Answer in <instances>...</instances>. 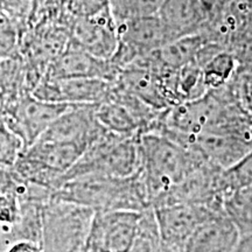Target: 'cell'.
I'll list each match as a JSON object with an SVG mask.
<instances>
[{
    "instance_id": "cell-22",
    "label": "cell",
    "mask_w": 252,
    "mask_h": 252,
    "mask_svg": "<svg viewBox=\"0 0 252 252\" xmlns=\"http://www.w3.org/2000/svg\"><path fill=\"white\" fill-rule=\"evenodd\" d=\"M234 84L239 103L252 117V72L236 75Z\"/></svg>"
},
{
    "instance_id": "cell-7",
    "label": "cell",
    "mask_w": 252,
    "mask_h": 252,
    "mask_svg": "<svg viewBox=\"0 0 252 252\" xmlns=\"http://www.w3.org/2000/svg\"><path fill=\"white\" fill-rule=\"evenodd\" d=\"M160 238L174 252H180L196 230L214 216L224 214L209 206L174 203L152 208Z\"/></svg>"
},
{
    "instance_id": "cell-10",
    "label": "cell",
    "mask_w": 252,
    "mask_h": 252,
    "mask_svg": "<svg viewBox=\"0 0 252 252\" xmlns=\"http://www.w3.org/2000/svg\"><path fill=\"white\" fill-rule=\"evenodd\" d=\"M163 75L152 67L145 56H141L121 69L115 84L153 109L163 111L171 108Z\"/></svg>"
},
{
    "instance_id": "cell-27",
    "label": "cell",
    "mask_w": 252,
    "mask_h": 252,
    "mask_svg": "<svg viewBox=\"0 0 252 252\" xmlns=\"http://www.w3.org/2000/svg\"><path fill=\"white\" fill-rule=\"evenodd\" d=\"M19 0H0V2H4V4H7V5H11V4H15V2H18Z\"/></svg>"
},
{
    "instance_id": "cell-6",
    "label": "cell",
    "mask_w": 252,
    "mask_h": 252,
    "mask_svg": "<svg viewBox=\"0 0 252 252\" xmlns=\"http://www.w3.org/2000/svg\"><path fill=\"white\" fill-rule=\"evenodd\" d=\"M141 216L143 212L134 210L94 212L88 243L91 252H130Z\"/></svg>"
},
{
    "instance_id": "cell-4",
    "label": "cell",
    "mask_w": 252,
    "mask_h": 252,
    "mask_svg": "<svg viewBox=\"0 0 252 252\" xmlns=\"http://www.w3.org/2000/svg\"><path fill=\"white\" fill-rule=\"evenodd\" d=\"M94 210L52 196L42 208V232L49 252H71L89 243Z\"/></svg>"
},
{
    "instance_id": "cell-5",
    "label": "cell",
    "mask_w": 252,
    "mask_h": 252,
    "mask_svg": "<svg viewBox=\"0 0 252 252\" xmlns=\"http://www.w3.org/2000/svg\"><path fill=\"white\" fill-rule=\"evenodd\" d=\"M117 26L119 45L111 62L119 70L134 60L174 41L158 15L130 19Z\"/></svg>"
},
{
    "instance_id": "cell-2",
    "label": "cell",
    "mask_w": 252,
    "mask_h": 252,
    "mask_svg": "<svg viewBox=\"0 0 252 252\" xmlns=\"http://www.w3.org/2000/svg\"><path fill=\"white\" fill-rule=\"evenodd\" d=\"M53 196L91 208L94 212L104 210L150 209L149 195L141 175V168L128 178L89 174L65 181Z\"/></svg>"
},
{
    "instance_id": "cell-17",
    "label": "cell",
    "mask_w": 252,
    "mask_h": 252,
    "mask_svg": "<svg viewBox=\"0 0 252 252\" xmlns=\"http://www.w3.org/2000/svg\"><path fill=\"white\" fill-rule=\"evenodd\" d=\"M163 0H110V11L116 23L152 17L159 13Z\"/></svg>"
},
{
    "instance_id": "cell-24",
    "label": "cell",
    "mask_w": 252,
    "mask_h": 252,
    "mask_svg": "<svg viewBox=\"0 0 252 252\" xmlns=\"http://www.w3.org/2000/svg\"><path fill=\"white\" fill-rule=\"evenodd\" d=\"M235 252H252V235L241 236Z\"/></svg>"
},
{
    "instance_id": "cell-3",
    "label": "cell",
    "mask_w": 252,
    "mask_h": 252,
    "mask_svg": "<svg viewBox=\"0 0 252 252\" xmlns=\"http://www.w3.org/2000/svg\"><path fill=\"white\" fill-rule=\"evenodd\" d=\"M141 168L139 134L122 135L108 130L62 176V185L89 174L128 178Z\"/></svg>"
},
{
    "instance_id": "cell-23",
    "label": "cell",
    "mask_w": 252,
    "mask_h": 252,
    "mask_svg": "<svg viewBox=\"0 0 252 252\" xmlns=\"http://www.w3.org/2000/svg\"><path fill=\"white\" fill-rule=\"evenodd\" d=\"M20 207H19L17 193L0 194V222H17Z\"/></svg>"
},
{
    "instance_id": "cell-8",
    "label": "cell",
    "mask_w": 252,
    "mask_h": 252,
    "mask_svg": "<svg viewBox=\"0 0 252 252\" xmlns=\"http://www.w3.org/2000/svg\"><path fill=\"white\" fill-rule=\"evenodd\" d=\"M115 82L103 78L43 77L33 96L48 102L69 105H96L105 102L112 93Z\"/></svg>"
},
{
    "instance_id": "cell-18",
    "label": "cell",
    "mask_w": 252,
    "mask_h": 252,
    "mask_svg": "<svg viewBox=\"0 0 252 252\" xmlns=\"http://www.w3.org/2000/svg\"><path fill=\"white\" fill-rule=\"evenodd\" d=\"M222 190L224 198L241 188L252 186V152L234 166L222 172Z\"/></svg>"
},
{
    "instance_id": "cell-13",
    "label": "cell",
    "mask_w": 252,
    "mask_h": 252,
    "mask_svg": "<svg viewBox=\"0 0 252 252\" xmlns=\"http://www.w3.org/2000/svg\"><path fill=\"white\" fill-rule=\"evenodd\" d=\"M174 40L200 34L210 18V11L202 0H163L159 13Z\"/></svg>"
},
{
    "instance_id": "cell-14",
    "label": "cell",
    "mask_w": 252,
    "mask_h": 252,
    "mask_svg": "<svg viewBox=\"0 0 252 252\" xmlns=\"http://www.w3.org/2000/svg\"><path fill=\"white\" fill-rule=\"evenodd\" d=\"M241 232L225 214L214 216L198 228L180 252H235Z\"/></svg>"
},
{
    "instance_id": "cell-25",
    "label": "cell",
    "mask_w": 252,
    "mask_h": 252,
    "mask_svg": "<svg viewBox=\"0 0 252 252\" xmlns=\"http://www.w3.org/2000/svg\"><path fill=\"white\" fill-rule=\"evenodd\" d=\"M8 252H40V250L34 244L21 242V243L15 244L13 248H11Z\"/></svg>"
},
{
    "instance_id": "cell-9",
    "label": "cell",
    "mask_w": 252,
    "mask_h": 252,
    "mask_svg": "<svg viewBox=\"0 0 252 252\" xmlns=\"http://www.w3.org/2000/svg\"><path fill=\"white\" fill-rule=\"evenodd\" d=\"M70 106L69 104L48 102L27 94L19 100L5 125L19 135L25 150Z\"/></svg>"
},
{
    "instance_id": "cell-15",
    "label": "cell",
    "mask_w": 252,
    "mask_h": 252,
    "mask_svg": "<svg viewBox=\"0 0 252 252\" xmlns=\"http://www.w3.org/2000/svg\"><path fill=\"white\" fill-rule=\"evenodd\" d=\"M203 81L207 90H215L226 86L237 74V64L231 52L222 49L217 52L202 67Z\"/></svg>"
},
{
    "instance_id": "cell-12",
    "label": "cell",
    "mask_w": 252,
    "mask_h": 252,
    "mask_svg": "<svg viewBox=\"0 0 252 252\" xmlns=\"http://www.w3.org/2000/svg\"><path fill=\"white\" fill-rule=\"evenodd\" d=\"M119 71L110 60L96 58L72 43L53 60L46 76L52 78L91 77L115 82Z\"/></svg>"
},
{
    "instance_id": "cell-21",
    "label": "cell",
    "mask_w": 252,
    "mask_h": 252,
    "mask_svg": "<svg viewBox=\"0 0 252 252\" xmlns=\"http://www.w3.org/2000/svg\"><path fill=\"white\" fill-rule=\"evenodd\" d=\"M110 7V0H68V9L75 18H86Z\"/></svg>"
},
{
    "instance_id": "cell-20",
    "label": "cell",
    "mask_w": 252,
    "mask_h": 252,
    "mask_svg": "<svg viewBox=\"0 0 252 252\" xmlns=\"http://www.w3.org/2000/svg\"><path fill=\"white\" fill-rule=\"evenodd\" d=\"M237 64V74L252 72V35L243 37L229 48Z\"/></svg>"
},
{
    "instance_id": "cell-19",
    "label": "cell",
    "mask_w": 252,
    "mask_h": 252,
    "mask_svg": "<svg viewBox=\"0 0 252 252\" xmlns=\"http://www.w3.org/2000/svg\"><path fill=\"white\" fill-rule=\"evenodd\" d=\"M24 151V143L5 124L0 125V166H12Z\"/></svg>"
},
{
    "instance_id": "cell-16",
    "label": "cell",
    "mask_w": 252,
    "mask_h": 252,
    "mask_svg": "<svg viewBox=\"0 0 252 252\" xmlns=\"http://www.w3.org/2000/svg\"><path fill=\"white\" fill-rule=\"evenodd\" d=\"M223 210L241 232L252 235V186L229 194L223 202Z\"/></svg>"
},
{
    "instance_id": "cell-11",
    "label": "cell",
    "mask_w": 252,
    "mask_h": 252,
    "mask_svg": "<svg viewBox=\"0 0 252 252\" xmlns=\"http://www.w3.org/2000/svg\"><path fill=\"white\" fill-rule=\"evenodd\" d=\"M74 43L96 58L110 60L118 49V26L110 7L86 18H76Z\"/></svg>"
},
{
    "instance_id": "cell-1",
    "label": "cell",
    "mask_w": 252,
    "mask_h": 252,
    "mask_svg": "<svg viewBox=\"0 0 252 252\" xmlns=\"http://www.w3.org/2000/svg\"><path fill=\"white\" fill-rule=\"evenodd\" d=\"M141 175L151 208L159 206L187 175L208 160L194 147L160 133L139 134Z\"/></svg>"
},
{
    "instance_id": "cell-26",
    "label": "cell",
    "mask_w": 252,
    "mask_h": 252,
    "mask_svg": "<svg viewBox=\"0 0 252 252\" xmlns=\"http://www.w3.org/2000/svg\"><path fill=\"white\" fill-rule=\"evenodd\" d=\"M202 1L207 6L208 9H209L210 13H213V12L223 7L225 4H228L230 0H202Z\"/></svg>"
}]
</instances>
